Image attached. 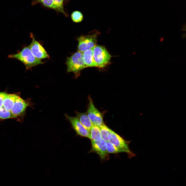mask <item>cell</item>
Instances as JSON below:
<instances>
[{"label": "cell", "instance_id": "cell-1", "mask_svg": "<svg viewBox=\"0 0 186 186\" xmlns=\"http://www.w3.org/2000/svg\"><path fill=\"white\" fill-rule=\"evenodd\" d=\"M8 57L15 58L19 60L24 65L27 69L44 63V62L34 56L29 45L25 47L17 54L9 55Z\"/></svg>", "mask_w": 186, "mask_h": 186}, {"label": "cell", "instance_id": "cell-2", "mask_svg": "<svg viewBox=\"0 0 186 186\" xmlns=\"http://www.w3.org/2000/svg\"><path fill=\"white\" fill-rule=\"evenodd\" d=\"M66 63L67 72L73 73L76 78L80 75L81 71L87 67L83 60L82 53L78 51L67 58Z\"/></svg>", "mask_w": 186, "mask_h": 186}, {"label": "cell", "instance_id": "cell-3", "mask_svg": "<svg viewBox=\"0 0 186 186\" xmlns=\"http://www.w3.org/2000/svg\"><path fill=\"white\" fill-rule=\"evenodd\" d=\"M94 58L97 67L102 68L109 62L111 56L103 46L96 45L93 48Z\"/></svg>", "mask_w": 186, "mask_h": 186}, {"label": "cell", "instance_id": "cell-4", "mask_svg": "<svg viewBox=\"0 0 186 186\" xmlns=\"http://www.w3.org/2000/svg\"><path fill=\"white\" fill-rule=\"evenodd\" d=\"M89 99V104L87 113L92 125L99 127L104 123L103 115L95 106L90 96Z\"/></svg>", "mask_w": 186, "mask_h": 186}, {"label": "cell", "instance_id": "cell-5", "mask_svg": "<svg viewBox=\"0 0 186 186\" xmlns=\"http://www.w3.org/2000/svg\"><path fill=\"white\" fill-rule=\"evenodd\" d=\"M77 40L79 42L78 51L82 53L87 50L93 48L96 45L97 35H82L78 37Z\"/></svg>", "mask_w": 186, "mask_h": 186}, {"label": "cell", "instance_id": "cell-6", "mask_svg": "<svg viewBox=\"0 0 186 186\" xmlns=\"http://www.w3.org/2000/svg\"><path fill=\"white\" fill-rule=\"evenodd\" d=\"M109 142L117 148L125 151L130 158L135 156V154L129 149L128 142L113 131H112L111 137Z\"/></svg>", "mask_w": 186, "mask_h": 186}, {"label": "cell", "instance_id": "cell-7", "mask_svg": "<svg viewBox=\"0 0 186 186\" xmlns=\"http://www.w3.org/2000/svg\"><path fill=\"white\" fill-rule=\"evenodd\" d=\"M64 115L77 135L90 138V131L84 127L76 117H72L66 114Z\"/></svg>", "mask_w": 186, "mask_h": 186}, {"label": "cell", "instance_id": "cell-8", "mask_svg": "<svg viewBox=\"0 0 186 186\" xmlns=\"http://www.w3.org/2000/svg\"><path fill=\"white\" fill-rule=\"evenodd\" d=\"M29 105V102L22 99L19 96L16 99L14 106L11 112L20 120L19 118L24 115L27 107Z\"/></svg>", "mask_w": 186, "mask_h": 186}, {"label": "cell", "instance_id": "cell-9", "mask_svg": "<svg viewBox=\"0 0 186 186\" xmlns=\"http://www.w3.org/2000/svg\"><path fill=\"white\" fill-rule=\"evenodd\" d=\"M91 148L89 152L98 154L101 159H105L107 157L106 142L102 139L99 141H91Z\"/></svg>", "mask_w": 186, "mask_h": 186}, {"label": "cell", "instance_id": "cell-10", "mask_svg": "<svg viewBox=\"0 0 186 186\" xmlns=\"http://www.w3.org/2000/svg\"><path fill=\"white\" fill-rule=\"evenodd\" d=\"M32 41L29 45L31 51L37 58L39 60L49 58V57L43 47L31 35Z\"/></svg>", "mask_w": 186, "mask_h": 186}, {"label": "cell", "instance_id": "cell-11", "mask_svg": "<svg viewBox=\"0 0 186 186\" xmlns=\"http://www.w3.org/2000/svg\"><path fill=\"white\" fill-rule=\"evenodd\" d=\"M83 59L87 67H97L94 58L93 48L87 50L82 53Z\"/></svg>", "mask_w": 186, "mask_h": 186}, {"label": "cell", "instance_id": "cell-12", "mask_svg": "<svg viewBox=\"0 0 186 186\" xmlns=\"http://www.w3.org/2000/svg\"><path fill=\"white\" fill-rule=\"evenodd\" d=\"M76 117L83 126L90 132L93 125L87 113H81L76 112Z\"/></svg>", "mask_w": 186, "mask_h": 186}, {"label": "cell", "instance_id": "cell-13", "mask_svg": "<svg viewBox=\"0 0 186 186\" xmlns=\"http://www.w3.org/2000/svg\"><path fill=\"white\" fill-rule=\"evenodd\" d=\"M18 96L15 94H7L3 100V107L6 110L11 111Z\"/></svg>", "mask_w": 186, "mask_h": 186}, {"label": "cell", "instance_id": "cell-14", "mask_svg": "<svg viewBox=\"0 0 186 186\" xmlns=\"http://www.w3.org/2000/svg\"><path fill=\"white\" fill-rule=\"evenodd\" d=\"M99 127L102 139L106 142L109 141L111 137L112 130L104 123Z\"/></svg>", "mask_w": 186, "mask_h": 186}, {"label": "cell", "instance_id": "cell-15", "mask_svg": "<svg viewBox=\"0 0 186 186\" xmlns=\"http://www.w3.org/2000/svg\"><path fill=\"white\" fill-rule=\"evenodd\" d=\"M90 137L92 141H99L102 139L99 127L92 125L90 131Z\"/></svg>", "mask_w": 186, "mask_h": 186}, {"label": "cell", "instance_id": "cell-16", "mask_svg": "<svg viewBox=\"0 0 186 186\" xmlns=\"http://www.w3.org/2000/svg\"><path fill=\"white\" fill-rule=\"evenodd\" d=\"M41 3L44 6L55 10L54 0H33L32 2L33 5Z\"/></svg>", "mask_w": 186, "mask_h": 186}, {"label": "cell", "instance_id": "cell-17", "mask_svg": "<svg viewBox=\"0 0 186 186\" xmlns=\"http://www.w3.org/2000/svg\"><path fill=\"white\" fill-rule=\"evenodd\" d=\"M17 118L11 112L5 109L3 107H0V119H5Z\"/></svg>", "mask_w": 186, "mask_h": 186}, {"label": "cell", "instance_id": "cell-18", "mask_svg": "<svg viewBox=\"0 0 186 186\" xmlns=\"http://www.w3.org/2000/svg\"><path fill=\"white\" fill-rule=\"evenodd\" d=\"M64 0H54L55 10L58 12L63 13L66 17L68 15L65 12L63 7V3Z\"/></svg>", "mask_w": 186, "mask_h": 186}, {"label": "cell", "instance_id": "cell-19", "mask_svg": "<svg viewBox=\"0 0 186 186\" xmlns=\"http://www.w3.org/2000/svg\"><path fill=\"white\" fill-rule=\"evenodd\" d=\"M106 142L107 150L108 153H117L121 152H126L125 151L117 148L109 141Z\"/></svg>", "mask_w": 186, "mask_h": 186}, {"label": "cell", "instance_id": "cell-20", "mask_svg": "<svg viewBox=\"0 0 186 186\" xmlns=\"http://www.w3.org/2000/svg\"><path fill=\"white\" fill-rule=\"evenodd\" d=\"M71 18L73 22L78 23L81 22L83 20V16L82 13L80 11H76L72 13Z\"/></svg>", "mask_w": 186, "mask_h": 186}, {"label": "cell", "instance_id": "cell-21", "mask_svg": "<svg viewBox=\"0 0 186 186\" xmlns=\"http://www.w3.org/2000/svg\"><path fill=\"white\" fill-rule=\"evenodd\" d=\"M7 93L4 92H0V107H3V100Z\"/></svg>", "mask_w": 186, "mask_h": 186}, {"label": "cell", "instance_id": "cell-22", "mask_svg": "<svg viewBox=\"0 0 186 186\" xmlns=\"http://www.w3.org/2000/svg\"><path fill=\"white\" fill-rule=\"evenodd\" d=\"M181 30L182 31H186V25L185 24L183 25L181 27Z\"/></svg>", "mask_w": 186, "mask_h": 186}, {"label": "cell", "instance_id": "cell-23", "mask_svg": "<svg viewBox=\"0 0 186 186\" xmlns=\"http://www.w3.org/2000/svg\"><path fill=\"white\" fill-rule=\"evenodd\" d=\"M186 37V33H183L181 37L182 38H185Z\"/></svg>", "mask_w": 186, "mask_h": 186}, {"label": "cell", "instance_id": "cell-24", "mask_svg": "<svg viewBox=\"0 0 186 186\" xmlns=\"http://www.w3.org/2000/svg\"><path fill=\"white\" fill-rule=\"evenodd\" d=\"M164 39V37H161L160 38V42H162L163 41Z\"/></svg>", "mask_w": 186, "mask_h": 186}]
</instances>
